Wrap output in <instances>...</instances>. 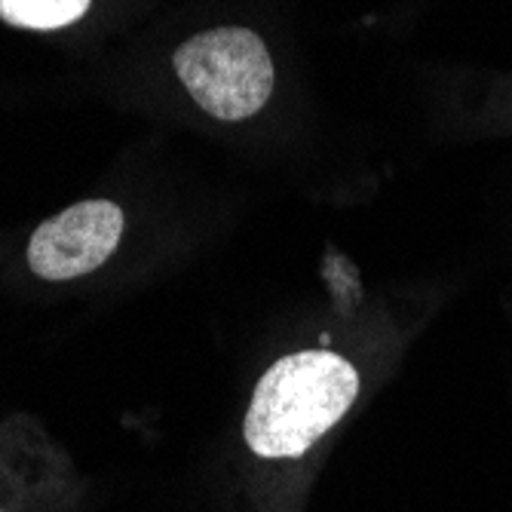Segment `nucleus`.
<instances>
[{
    "mask_svg": "<svg viewBox=\"0 0 512 512\" xmlns=\"http://www.w3.org/2000/svg\"><path fill=\"white\" fill-rule=\"evenodd\" d=\"M356 393L359 375L344 356L325 350L283 356L255 387L246 442L258 457H298L341 421Z\"/></svg>",
    "mask_w": 512,
    "mask_h": 512,
    "instance_id": "1",
    "label": "nucleus"
},
{
    "mask_svg": "<svg viewBox=\"0 0 512 512\" xmlns=\"http://www.w3.org/2000/svg\"><path fill=\"white\" fill-rule=\"evenodd\" d=\"M194 102L218 120L258 114L273 92V62L255 31L215 28L184 40L172 56Z\"/></svg>",
    "mask_w": 512,
    "mask_h": 512,
    "instance_id": "2",
    "label": "nucleus"
},
{
    "mask_svg": "<svg viewBox=\"0 0 512 512\" xmlns=\"http://www.w3.org/2000/svg\"><path fill=\"white\" fill-rule=\"evenodd\" d=\"M123 234V212L108 200H86L46 218L28 243V264L40 279L62 283L102 267Z\"/></svg>",
    "mask_w": 512,
    "mask_h": 512,
    "instance_id": "3",
    "label": "nucleus"
},
{
    "mask_svg": "<svg viewBox=\"0 0 512 512\" xmlns=\"http://www.w3.org/2000/svg\"><path fill=\"white\" fill-rule=\"evenodd\" d=\"M89 10V0H0V16L19 28L53 31L77 22Z\"/></svg>",
    "mask_w": 512,
    "mask_h": 512,
    "instance_id": "4",
    "label": "nucleus"
}]
</instances>
